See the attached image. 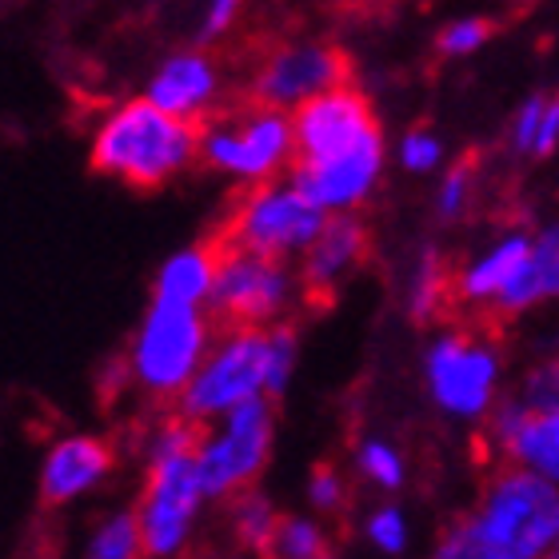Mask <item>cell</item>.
Instances as JSON below:
<instances>
[{"label": "cell", "instance_id": "6da1fadb", "mask_svg": "<svg viewBox=\"0 0 559 559\" xmlns=\"http://www.w3.org/2000/svg\"><path fill=\"white\" fill-rule=\"evenodd\" d=\"M559 539V488L503 464L472 512L443 527L431 559H548Z\"/></svg>", "mask_w": 559, "mask_h": 559}, {"label": "cell", "instance_id": "7a4b0ae2", "mask_svg": "<svg viewBox=\"0 0 559 559\" xmlns=\"http://www.w3.org/2000/svg\"><path fill=\"white\" fill-rule=\"evenodd\" d=\"M200 436H204V424L173 412L144 440L148 467H144L136 515L148 559H176L192 544L200 508L209 503V491L200 484L197 467Z\"/></svg>", "mask_w": 559, "mask_h": 559}, {"label": "cell", "instance_id": "3957f363", "mask_svg": "<svg viewBox=\"0 0 559 559\" xmlns=\"http://www.w3.org/2000/svg\"><path fill=\"white\" fill-rule=\"evenodd\" d=\"M296 368V332L288 324L228 328L212 344L192 384L180 392L176 412L197 424L228 416L233 408L260 396H280Z\"/></svg>", "mask_w": 559, "mask_h": 559}, {"label": "cell", "instance_id": "277c9868", "mask_svg": "<svg viewBox=\"0 0 559 559\" xmlns=\"http://www.w3.org/2000/svg\"><path fill=\"white\" fill-rule=\"evenodd\" d=\"M200 160V124L173 117L148 96L117 105L93 132V173L129 188H164Z\"/></svg>", "mask_w": 559, "mask_h": 559}, {"label": "cell", "instance_id": "5b68a950", "mask_svg": "<svg viewBox=\"0 0 559 559\" xmlns=\"http://www.w3.org/2000/svg\"><path fill=\"white\" fill-rule=\"evenodd\" d=\"M212 328L216 320L209 308L197 304H173L152 296L148 312L140 320L136 336L124 356V372L148 400H180L192 376L212 348Z\"/></svg>", "mask_w": 559, "mask_h": 559}, {"label": "cell", "instance_id": "8992f818", "mask_svg": "<svg viewBox=\"0 0 559 559\" xmlns=\"http://www.w3.org/2000/svg\"><path fill=\"white\" fill-rule=\"evenodd\" d=\"M324 224L328 212L304 197L292 180H264V185H248L233 200L212 240L224 248L257 252V257L292 260L312 248Z\"/></svg>", "mask_w": 559, "mask_h": 559}, {"label": "cell", "instance_id": "52a82bcc", "mask_svg": "<svg viewBox=\"0 0 559 559\" xmlns=\"http://www.w3.org/2000/svg\"><path fill=\"white\" fill-rule=\"evenodd\" d=\"M200 160L212 173H224L245 185L276 180L296 160V129L292 112L252 105L236 117H212L200 129Z\"/></svg>", "mask_w": 559, "mask_h": 559}, {"label": "cell", "instance_id": "ba28073f", "mask_svg": "<svg viewBox=\"0 0 559 559\" xmlns=\"http://www.w3.org/2000/svg\"><path fill=\"white\" fill-rule=\"evenodd\" d=\"M272 436H276V412L272 400H248L228 416L216 419V428H204L197 448L200 484L209 500H233L257 484L272 455Z\"/></svg>", "mask_w": 559, "mask_h": 559}, {"label": "cell", "instance_id": "9c48e42d", "mask_svg": "<svg viewBox=\"0 0 559 559\" xmlns=\"http://www.w3.org/2000/svg\"><path fill=\"white\" fill-rule=\"evenodd\" d=\"M304 284L292 276L288 260H272L221 245V269L209 296V316L221 332L228 328H272L284 320Z\"/></svg>", "mask_w": 559, "mask_h": 559}, {"label": "cell", "instance_id": "30bf717a", "mask_svg": "<svg viewBox=\"0 0 559 559\" xmlns=\"http://www.w3.org/2000/svg\"><path fill=\"white\" fill-rule=\"evenodd\" d=\"M428 392L448 416L479 419L496 408L500 388V352L496 344L472 332H443L424 356Z\"/></svg>", "mask_w": 559, "mask_h": 559}, {"label": "cell", "instance_id": "8fae6325", "mask_svg": "<svg viewBox=\"0 0 559 559\" xmlns=\"http://www.w3.org/2000/svg\"><path fill=\"white\" fill-rule=\"evenodd\" d=\"M348 84V57L324 40H292L264 57L252 76V105L296 112L328 88Z\"/></svg>", "mask_w": 559, "mask_h": 559}, {"label": "cell", "instance_id": "7c38bea8", "mask_svg": "<svg viewBox=\"0 0 559 559\" xmlns=\"http://www.w3.org/2000/svg\"><path fill=\"white\" fill-rule=\"evenodd\" d=\"M292 129H296V160L292 164L332 160V156H344L368 140L384 136L368 96L352 84L328 88L316 100L300 105L292 112Z\"/></svg>", "mask_w": 559, "mask_h": 559}, {"label": "cell", "instance_id": "4fadbf2b", "mask_svg": "<svg viewBox=\"0 0 559 559\" xmlns=\"http://www.w3.org/2000/svg\"><path fill=\"white\" fill-rule=\"evenodd\" d=\"M380 173H384V136L368 140L344 156H332V160L292 164L288 180L328 216H336V212L360 209L380 185Z\"/></svg>", "mask_w": 559, "mask_h": 559}, {"label": "cell", "instance_id": "5bb4252c", "mask_svg": "<svg viewBox=\"0 0 559 559\" xmlns=\"http://www.w3.org/2000/svg\"><path fill=\"white\" fill-rule=\"evenodd\" d=\"M488 440L503 464L536 472L559 488V408H527L503 400L488 412Z\"/></svg>", "mask_w": 559, "mask_h": 559}, {"label": "cell", "instance_id": "9a60e30c", "mask_svg": "<svg viewBox=\"0 0 559 559\" xmlns=\"http://www.w3.org/2000/svg\"><path fill=\"white\" fill-rule=\"evenodd\" d=\"M117 472V448L105 436H64L48 448L40 464V500L45 508H69L88 491H96Z\"/></svg>", "mask_w": 559, "mask_h": 559}, {"label": "cell", "instance_id": "2e32d148", "mask_svg": "<svg viewBox=\"0 0 559 559\" xmlns=\"http://www.w3.org/2000/svg\"><path fill=\"white\" fill-rule=\"evenodd\" d=\"M368 248H372L368 224L356 221L352 212L328 216V224L320 228L312 248L304 252V269H300L304 296L328 300V296H332V292H336L340 284L368 260Z\"/></svg>", "mask_w": 559, "mask_h": 559}, {"label": "cell", "instance_id": "e0dca14e", "mask_svg": "<svg viewBox=\"0 0 559 559\" xmlns=\"http://www.w3.org/2000/svg\"><path fill=\"white\" fill-rule=\"evenodd\" d=\"M144 96L173 117L204 120L221 96V69L204 48H185L156 64Z\"/></svg>", "mask_w": 559, "mask_h": 559}, {"label": "cell", "instance_id": "ac0fdd59", "mask_svg": "<svg viewBox=\"0 0 559 559\" xmlns=\"http://www.w3.org/2000/svg\"><path fill=\"white\" fill-rule=\"evenodd\" d=\"M536 236L527 233H508L491 248H484L467 269L452 276V296L464 300L467 308H496L500 296L515 284V276L524 272L527 257H532Z\"/></svg>", "mask_w": 559, "mask_h": 559}, {"label": "cell", "instance_id": "d6986e66", "mask_svg": "<svg viewBox=\"0 0 559 559\" xmlns=\"http://www.w3.org/2000/svg\"><path fill=\"white\" fill-rule=\"evenodd\" d=\"M216 269H221V245H216V240L180 248V252H173V257L160 264V272L152 280V296H156V300L209 308Z\"/></svg>", "mask_w": 559, "mask_h": 559}, {"label": "cell", "instance_id": "ffe728a7", "mask_svg": "<svg viewBox=\"0 0 559 559\" xmlns=\"http://www.w3.org/2000/svg\"><path fill=\"white\" fill-rule=\"evenodd\" d=\"M559 300V224L544 228L532 245L524 272L515 276V284L500 296V304L491 308L496 316H520L532 312L539 304Z\"/></svg>", "mask_w": 559, "mask_h": 559}, {"label": "cell", "instance_id": "44dd1931", "mask_svg": "<svg viewBox=\"0 0 559 559\" xmlns=\"http://www.w3.org/2000/svg\"><path fill=\"white\" fill-rule=\"evenodd\" d=\"M276 524H280V512L260 491L248 488L228 500V532H233L236 548L248 551V556H264Z\"/></svg>", "mask_w": 559, "mask_h": 559}, {"label": "cell", "instance_id": "7402d4cb", "mask_svg": "<svg viewBox=\"0 0 559 559\" xmlns=\"http://www.w3.org/2000/svg\"><path fill=\"white\" fill-rule=\"evenodd\" d=\"M84 559H148L144 532H140V515L129 512V508L100 515L93 524V532H88Z\"/></svg>", "mask_w": 559, "mask_h": 559}, {"label": "cell", "instance_id": "603a6c76", "mask_svg": "<svg viewBox=\"0 0 559 559\" xmlns=\"http://www.w3.org/2000/svg\"><path fill=\"white\" fill-rule=\"evenodd\" d=\"M328 532L308 515H280L269 548L260 559H328Z\"/></svg>", "mask_w": 559, "mask_h": 559}, {"label": "cell", "instance_id": "cb8c5ba5", "mask_svg": "<svg viewBox=\"0 0 559 559\" xmlns=\"http://www.w3.org/2000/svg\"><path fill=\"white\" fill-rule=\"evenodd\" d=\"M448 300H452V272L443 269V260L436 252H428L419 260L416 280H412V312L419 320H436L448 308Z\"/></svg>", "mask_w": 559, "mask_h": 559}, {"label": "cell", "instance_id": "d4e9b609", "mask_svg": "<svg viewBox=\"0 0 559 559\" xmlns=\"http://www.w3.org/2000/svg\"><path fill=\"white\" fill-rule=\"evenodd\" d=\"M356 467H360V476L368 484L384 491H396L404 484V455L384 440H368L356 448Z\"/></svg>", "mask_w": 559, "mask_h": 559}, {"label": "cell", "instance_id": "484cf974", "mask_svg": "<svg viewBox=\"0 0 559 559\" xmlns=\"http://www.w3.org/2000/svg\"><path fill=\"white\" fill-rule=\"evenodd\" d=\"M491 40V24L484 21V16H460V21L443 24L440 36H436V48H440L443 57H472V52H479V48Z\"/></svg>", "mask_w": 559, "mask_h": 559}, {"label": "cell", "instance_id": "4316f807", "mask_svg": "<svg viewBox=\"0 0 559 559\" xmlns=\"http://www.w3.org/2000/svg\"><path fill=\"white\" fill-rule=\"evenodd\" d=\"M515 400L527 404V408H539V412L559 408V352L548 356V360H539L536 368L524 376V384H520Z\"/></svg>", "mask_w": 559, "mask_h": 559}, {"label": "cell", "instance_id": "83f0119b", "mask_svg": "<svg viewBox=\"0 0 559 559\" xmlns=\"http://www.w3.org/2000/svg\"><path fill=\"white\" fill-rule=\"evenodd\" d=\"M443 160V140L428 129H412L408 136L400 140V164L416 176H428L436 173Z\"/></svg>", "mask_w": 559, "mask_h": 559}, {"label": "cell", "instance_id": "f1b7e54d", "mask_svg": "<svg viewBox=\"0 0 559 559\" xmlns=\"http://www.w3.org/2000/svg\"><path fill=\"white\" fill-rule=\"evenodd\" d=\"M472 188H476V173H472V164H455L452 173L443 176L440 192H436V212H440L443 221L464 216L467 204H472Z\"/></svg>", "mask_w": 559, "mask_h": 559}, {"label": "cell", "instance_id": "f546056e", "mask_svg": "<svg viewBox=\"0 0 559 559\" xmlns=\"http://www.w3.org/2000/svg\"><path fill=\"white\" fill-rule=\"evenodd\" d=\"M368 539L384 556H400V551L408 548V520H404V512L400 508H376L368 515Z\"/></svg>", "mask_w": 559, "mask_h": 559}, {"label": "cell", "instance_id": "4dcf8cb0", "mask_svg": "<svg viewBox=\"0 0 559 559\" xmlns=\"http://www.w3.org/2000/svg\"><path fill=\"white\" fill-rule=\"evenodd\" d=\"M308 500H312L316 512H340L344 500H348V488H344V476L336 467L320 464L308 479Z\"/></svg>", "mask_w": 559, "mask_h": 559}, {"label": "cell", "instance_id": "1f68e13d", "mask_svg": "<svg viewBox=\"0 0 559 559\" xmlns=\"http://www.w3.org/2000/svg\"><path fill=\"white\" fill-rule=\"evenodd\" d=\"M544 108H548V96H527L524 105H520V112H515V120H512V148L520 152V156H524V152L532 156V148H536Z\"/></svg>", "mask_w": 559, "mask_h": 559}, {"label": "cell", "instance_id": "d6a6232c", "mask_svg": "<svg viewBox=\"0 0 559 559\" xmlns=\"http://www.w3.org/2000/svg\"><path fill=\"white\" fill-rule=\"evenodd\" d=\"M240 9H245V0H209V4H204V16H200V45L221 40L236 24Z\"/></svg>", "mask_w": 559, "mask_h": 559}, {"label": "cell", "instance_id": "836d02e7", "mask_svg": "<svg viewBox=\"0 0 559 559\" xmlns=\"http://www.w3.org/2000/svg\"><path fill=\"white\" fill-rule=\"evenodd\" d=\"M559 148V96H548V108H544V120H539V136L532 156H551Z\"/></svg>", "mask_w": 559, "mask_h": 559}, {"label": "cell", "instance_id": "e575fe53", "mask_svg": "<svg viewBox=\"0 0 559 559\" xmlns=\"http://www.w3.org/2000/svg\"><path fill=\"white\" fill-rule=\"evenodd\" d=\"M204 559H260V556H248V551H209Z\"/></svg>", "mask_w": 559, "mask_h": 559}, {"label": "cell", "instance_id": "d590c367", "mask_svg": "<svg viewBox=\"0 0 559 559\" xmlns=\"http://www.w3.org/2000/svg\"><path fill=\"white\" fill-rule=\"evenodd\" d=\"M548 559H559V539H556V548L548 551Z\"/></svg>", "mask_w": 559, "mask_h": 559}]
</instances>
